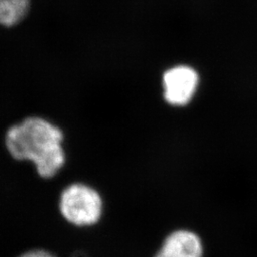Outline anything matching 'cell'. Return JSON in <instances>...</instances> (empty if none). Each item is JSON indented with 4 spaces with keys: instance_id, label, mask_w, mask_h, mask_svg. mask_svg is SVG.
<instances>
[{
    "instance_id": "cell-1",
    "label": "cell",
    "mask_w": 257,
    "mask_h": 257,
    "mask_svg": "<svg viewBox=\"0 0 257 257\" xmlns=\"http://www.w3.org/2000/svg\"><path fill=\"white\" fill-rule=\"evenodd\" d=\"M62 131L48 120L30 116L8 128L5 146L19 161H31L42 178L55 177L63 168L66 155Z\"/></svg>"
},
{
    "instance_id": "cell-2",
    "label": "cell",
    "mask_w": 257,
    "mask_h": 257,
    "mask_svg": "<svg viewBox=\"0 0 257 257\" xmlns=\"http://www.w3.org/2000/svg\"><path fill=\"white\" fill-rule=\"evenodd\" d=\"M59 211L75 227H92L101 219L103 200L95 189L84 183L67 186L59 196Z\"/></svg>"
},
{
    "instance_id": "cell-3",
    "label": "cell",
    "mask_w": 257,
    "mask_h": 257,
    "mask_svg": "<svg viewBox=\"0 0 257 257\" xmlns=\"http://www.w3.org/2000/svg\"><path fill=\"white\" fill-rule=\"evenodd\" d=\"M199 84V73L193 66H172L162 75L163 98L172 107L181 108L188 106L198 91Z\"/></svg>"
},
{
    "instance_id": "cell-4",
    "label": "cell",
    "mask_w": 257,
    "mask_h": 257,
    "mask_svg": "<svg viewBox=\"0 0 257 257\" xmlns=\"http://www.w3.org/2000/svg\"><path fill=\"white\" fill-rule=\"evenodd\" d=\"M200 237L191 230H178L170 233L155 257H202Z\"/></svg>"
},
{
    "instance_id": "cell-5",
    "label": "cell",
    "mask_w": 257,
    "mask_h": 257,
    "mask_svg": "<svg viewBox=\"0 0 257 257\" xmlns=\"http://www.w3.org/2000/svg\"><path fill=\"white\" fill-rule=\"evenodd\" d=\"M31 0H0V24L4 27L18 25L26 18Z\"/></svg>"
},
{
    "instance_id": "cell-6",
    "label": "cell",
    "mask_w": 257,
    "mask_h": 257,
    "mask_svg": "<svg viewBox=\"0 0 257 257\" xmlns=\"http://www.w3.org/2000/svg\"><path fill=\"white\" fill-rule=\"evenodd\" d=\"M19 257H56L54 253L46 249H32L28 250Z\"/></svg>"
}]
</instances>
